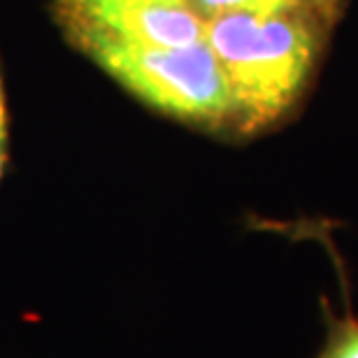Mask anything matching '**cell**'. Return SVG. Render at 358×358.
Wrapping results in <instances>:
<instances>
[{"instance_id":"1","label":"cell","mask_w":358,"mask_h":358,"mask_svg":"<svg viewBox=\"0 0 358 358\" xmlns=\"http://www.w3.org/2000/svg\"><path fill=\"white\" fill-rule=\"evenodd\" d=\"M205 42L224 68L238 133L272 126L296 103L319 54V19L298 7L207 19Z\"/></svg>"},{"instance_id":"2","label":"cell","mask_w":358,"mask_h":358,"mask_svg":"<svg viewBox=\"0 0 358 358\" xmlns=\"http://www.w3.org/2000/svg\"><path fill=\"white\" fill-rule=\"evenodd\" d=\"M80 52L156 112L205 131L235 128L231 87L205 40L189 47L96 40L80 47Z\"/></svg>"},{"instance_id":"3","label":"cell","mask_w":358,"mask_h":358,"mask_svg":"<svg viewBox=\"0 0 358 358\" xmlns=\"http://www.w3.org/2000/svg\"><path fill=\"white\" fill-rule=\"evenodd\" d=\"M56 19L77 49L96 40L189 47L207 28L186 0H56Z\"/></svg>"},{"instance_id":"4","label":"cell","mask_w":358,"mask_h":358,"mask_svg":"<svg viewBox=\"0 0 358 358\" xmlns=\"http://www.w3.org/2000/svg\"><path fill=\"white\" fill-rule=\"evenodd\" d=\"M342 291H345V312L335 314L324 300L326 312V342L319 349L317 358H358V314L354 312L347 293V279L340 275Z\"/></svg>"},{"instance_id":"5","label":"cell","mask_w":358,"mask_h":358,"mask_svg":"<svg viewBox=\"0 0 358 358\" xmlns=\"http://www.w3.org/2000/svg\"><path fill=\"white\" fill-rule=\"evenodd\" d=\"M205 21L228 12H275L291 7L286 0H186Z\"/></svg>"},{"instance_id":"6","label":"cell","mask_w":358,"mask_h":358,"mask_svg":"<svg viewBox=\"0 0 358 358\" xmlns=\"http://www.w3.org/2000/svg\"><path fill=\"white\" fill-rule=\"evenodd\" d=\"M286 3H289L291 7H298V10L310 12L312 17L324 21V19H333L340 0H286Z\"/></svg>"},{"instance_id":"7","label":"cell","mask_w":358,"mask_h":358,"mask_svg":"<svg viewBox=\"0 0 358 358\" xmlns=\"http://www.w3.org/2000/svg\"><path fill=\"white\" fill-rule=\"evenodd\" d=\"M7 163V100H5V82H3V68H0V179L5 173Z\"/></svg>"}]
</instances>
